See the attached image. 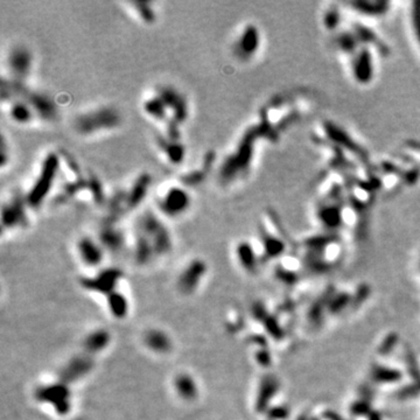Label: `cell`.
Returning a JSON list of instances; mask_svg holds the SVG:
<instances>
[{
    "label": "cell",
    "mask_w": 420,
    "mask_h": 420,
    "mask_svg": "<svg viewBox=\"0 0 420 420\" xmlns=\"http://www.w3.org/2000/svg\"><path fill=\"white\" fill-rule=\"evenodd\" d=\"M173 236L164 218L154 210L141 211L135 218L132 251L138 265H148L173 250Z\"/></svg>",
    "instance_id": "1"
},
{
    "label": "cell",
    "mask_w": 420,
    "mask_h": 420,
    "mask_svg": "<svg viewBox=\"0 0 420 420\" xmlns=\"http://www.w3.org/2000/svg\"><path fill=\"white\" fill-rule=\"evenodd\" d=\"M112 336L111 333L105 328H96L89 332L84 336L82 347H83V353L90 356H96L98 354L105 352L111 345Z\"/></svg>",
    "instance_id": "23"
},
{
    "label": "cell",
    "mask_w": 420,
    "mask_h": 420,
    "mask_svg": "<svg viewBox=\"0 0 420 420\" xmlns=\"http://www.w3.org/2000/svg\"><path fill=\"white\" fill-rule=\"evenodd\" d=\"M409 21L413 38L420 49V1H415L410 5Z\"/></svg>",
    "instance_id": "32"
},
{
    "label": "cell",
    "mask_w": 420,
    "mask_h": 420,
    "mask_svg": "<svg viewBox=\"0 0 420 420\" xmlns=\"http://www.w3.org/2000/svg\"><path fill=\"white\" fill-rule=\"evenodd\" d=\"M191 203L193 198L189 189L179 182L168 184L157 197L159 214L168 218H179L186 215Z\"/></svg>",
    "instance_id": "9"
},
{
    "label": "cell",
    "mask_w": 420,
    "mask_h": 420,
    "mask_svg": "<svg viewBox=\"0 0 420 420\" xmlns=\"http://www.w3.org/2000/svg\"><path fill=\"white\" fill-rule=\"evenodd\" d=\"M8 78L26 83L34 65V54L25 45H15L8 49L5 59Z\"/></svg>",
    "instance_id": "11"
},
{
    "label": "cell",
    "mask_w": 420,
    "mask_h": 420,
    "mask_svg": "<svg viewBox=\"0 0 420 420\" xmlns=\"http://www.w3.org/2000/svg\"><path fill=\"white\" fill-rule=\"evenodd\" d=\"M301 114L298 99L292 96L280 95L269 99L259 109L257 123L265 132L267 141H276L282 132L299 119Z\"/></svg>",
    "instance_id": "3"
},
{
    "label": "cell",
    "mask_w": 420,
    "mask_h": 420,
    "mask_svg": "<svg viewBox=\"0 0 420 420\" xmlns=\"http://www.w3.org/2000/svg\"><path fill=\"white\" fill-rule=\"evenodd\" d=\"M322 22L326 29L336 33L342 28V9L336 7V5L329 6L325 9L322 15Z\"/></svg>",
    "instance_id": "31"
},
{
    "label": "cell",
    "mask_w": 420,
    "mask_h": 420,
    "mask_svg": "<svg viewBox=\"0 0 420 420\" xmlns=\"http://www.w3.org/2000/svg\"><path fill=\"white\" fill-rule=\"evenodd\" d=\"M144 345L157 355H166L173 348V341L170 334L160 328H151L144 334Z\"/></svg>",
    "instance_id": "24"
},
{
    "label": "cell",
    "mask_w": 420,
    "mask_h": 420,
    "mask_svg": "<svg viewBox=\"0 0 420 420\" xmlns=\"http://www.w3.org/2000/svg\"><path fill=\"white\" fill-rule=\"evenodd\" d=\"M208 273V265L201 258H194L181 270L178 276L177 286L183 296H191L202 285Z\"/></svg>",
    "instance_id": "14"
},
{
    "label": "cell",
    "mask_w": 420,
    "mask_h": 420,
    "mask_svg": "<svg viewBox=\"0 0 420 420\" xmlns=\"http://www.w3.org/2000/svg\"><path fill=\"white\" fill-rule=\"evenodd\" d=\"M76 253L79 262L89 269H98L104 262L107 251L102 245L97 237L83 235L76 240Z\"/></svg>",
    "instance_id": "17"
},
{
    "label": "cell",
    "mask_w": 420,
    "mask_h": 420,
    "mask_svg": "<svg viewBox=\"0 0 420 420\" xmlns=\"http://www.w3.org/2000/svg\"><path fill=\"white\" fill-rule=\"evenodd\" d=\"M155 144L172 166H180L186 159L187 147L182 139H172L159 133L155 137Z\"/></svg>",
    "instance_id": "21"
},
{
    "label": "cell",
    "mask_w": 420,
    "mask_h": 420,
    "mask_svg": "<svg viewBox=\"0 0 420 420\" xmlns=\"http://www.w3.org/2000/svg\"><path fill=\"white\" fill-rule=\"evenodd\" d=\"M262 47V35L254 24L244 25L233 44L235 58L240 62H249L258 54Z\"/></svg>",
    "instance_id": "13"
},
{
    "label": "cell",
    "mask_w": 420,
    "mask_h": 420,
    "mask_svg": "<svg viewBox=\"0 0 420 420\" xmlns=\"http://www.w3.org/2000/svg\"><path fill=\"white\" fill-rule=\"evenodd\" d=\"M94 366V357L85 353H81L69 359L67 363L60 369L58 379L71 385L90 375Z\"/></svg>",
    "instance_id": "16"
},
{
    "label": "cell",
    "mask_w": 420,
    "mask_h": 420,
    "mask_svg": "<svg viewBox=\"0 0 420 420\" xmlns=\"http://www.w3.org/2000/svg\"><path fill=\"white\" fill-rule=\"evenodd\" d=\"M123 279L124 273L120 269L104 267V269L96 271L92 276L82 278L81 284L85 291L107 297L115 291L120 290L119 286Z\"/></svg>",
    "instance_id": "10"
},
{
    "label": "cell",
    "mask_w": 420,
    "mask_h": 420,
    "mask_svg": "<svg viewBox=\"0 0 420 420\" xmlns=\"http://www.w3.org/2000/svg\"><path fill=\"white\" fill-rule=\"evenodd\" d=\"M236 257L238 263L246 270H253L256 267L257 257L253 246L249 242H240L236 246Z\"/></svg>",
    "instance_id": "30"
},
{
    "label": "cell",
    "mask_w": 420,
    "mask_h": 420,
    "mask_svg": "<svg viewBox=\"0 0 420 420\" xmlns=\"http://www.w3.org/2000/svg\"><path fill=\"white\" fill-rule=\"evenodd\" d=\"M75 420H84V419H75Z\"/></svg>",
    "instance_id": "34"
},
{
    "label": "cell",
    "mask_w": 420,
    "mask_h": 420,
    "mask_svg": "<svg viewBox=\"0 0 420 420\" xmlns=\"http://www.w3.org/2000/svg\"><path fill=\"white\" fill-rule=\"evenodd\" d=\"M155 94L161 98L170 112V119L183 125L190 115V107L187 96L174 85L161 84L155 89Z\"/></svg>",
    "instance_id": "12"
},
{
    "label": "cell",
    "mask_w": 420,
    "mask_h": 420,
    "mask_svg": "<svg viewBox=\"0 0 420 420\" xmlns=\"http://www.w3.org/2000/svg\"><path fill=\"white\" fill-rule=\"evenodd\" d=\"M11 151L8 150L7 147V140H6L5 133L2 132L1 134V151H0V158H1V168L2 170H5L6 166L9 164V160H11Z\"/></svg>",
    "instance_id": "33"
},
{
    "label": "cell",
    "mask_w": 420,
    "mask_h": 420,
    "mask_svg": "<svg viewBox=\"0 0 420 420\" xmlns=\"http://www.w3.org/2000/svg\"><path fill=\"white\" fill-rule=\"evenodd\" d=\"M97 240L101 242L107 252L117 253L123 250L126 244V235L119 226V222L103 220L99 227Z\"/></svg>",
    "instance_id": "18"
},
{
    "label": "cell",
    "mask_w": 420,
    "mask_h": 420,
    "mask_svg": "<svg viewBox=\"0 0 420 420\" xmlns=\"http://www.w3.org/2000/svg\"><path fill=\"white\" fill-rule=\"evenodd\" d=\"M371 48L361 47L349 58V69L359 84H369L375 77V58Z\"/></svg>",
    "instance_id": "15"
},
{
    "label": "cell",
    "mask_w": 420,
    "mask_h": 420,
    "mask_svg": "<svg viewBox=\"0 0 420 420\" xmlns=\"http://www.w3.org/2000/svg\"><path fill=\"white\" fill-rule=\"evenodd\" d=\"M4 107H7V116L14 124L26 126V125H31L33 121L36 120L34 111L25 99H13Z\"/></svg>",
    "instance_id": "26"
},
{
    "label": "cell",
    "mask_w": 420,
    "mask_h": 420,
    "mask_svg": "<svg viewBox=\"0 0 420 420\" xmlns=\"http://www.w3.org/2000/svg\"><path fill=\"white\" fill-rule=\"evenodd\" d=\"M315 140L326 141V143L334 145L339 150L345 152L355 163L366 164V161H368V153H366L365 148H363L359 143H356L355 139L346 130H343L341 126L330 120H326L321 125L320 133H316Z\"/></svg>",
    "instance_id": "7"
},
{
    "label": "cell",
    "mask_w": 420,
    "mask_h": 420,
    "mask_svg": "<svg viewBox=\"0 0 420 420\" xmlns=\"http://www.w3.org/2000/svg\"><path fill=\"white\" fill-rule=\"evenodd\" d=\"M105 303H107V309L114 319L123 320L130 313V300L126 294L121 292L120 290L115 291L105 297Z\"/></svg>",
    "instance_id": "28"
},
{
    "label": "cell",
    "mask_w": 420,
    "mask_h": 420,
    "mask_svg": "<svg viewBox=\"0 0 420 420\" xmlns=\"http://www.w3.org/2000/svg\"><path fill=\"white\" fill-rule=\"evenodd\" d=\"M34 398L36 403L47 406L59 417H67L72 409L70 385L60 379L36 386Z\"/></svg>",
    "instance_id": "6"
},
{
    "label": "cell",
    "mask_w": 420,
    "mask_h": 420,
    "mask_svg": "<svg viewBox=\"0 0 420 420\" xmlns=\"http://www.w3.org/2000/svg\"><path fill=\"white\" fill-rule=\"evenodd\" d=\"M141 109H143L144 114L155 123L164 125L170 120V112H168L166 105L155 92L144 99Z\"/></svg>",
    "instance_id": "27"
},
{
    "label": "cell",
    "mask_w": 420,
    "mask_h": 420,
    "mask_svg": "<svg viewBox=\"0 0 420 420\" xmlns=\"http://www.w3.org/2000/svg\"><path fill=\"white\" fill-rule=\"evenodd\" d=\"M60 170H61L60 152L49 151L42 158L36 177L33 180L29 189L25 193L26 200H27L31 209L32 208L36 209L45 203V201L47 200L53 189H54Z\"/></svg>",
    "instance_id": "5"
},
{
    "label": "cell",
    "mask_w": 420,
    "mask_h": 420,
    "mask_svg": "<svg viewBox=\"0 0 420 420\" xmlns=\"http://www.w3.org/2000/svg\"><path fill=\"white\" fill-rule=\"evenodd\" d=\"M31 207L21 191H12L1 203L0 210V224L1 233L18 229H26L29 226V213Z\"/></svg>",
    "instance_id": "8"
},
{
    "label": "cell",
    "mask_w": 420,
    "mask_h": 420,
    "mask_svg": "<svg viewBox=\"0 0 420 420\" xmlns=\"http://www.w3.org/2000/svg\"><path fill=\"white\" fill-rule=\"evenodd\" d=\"M215 163H216V153H215L213 150L207 151L197 167L183 172L182 174L179 175L178 182L181 183L184 187H187L188 189L200 186V184L204 182V180H206L208 175L210 174V172L213 171V168L215 167Z\"/></svg>",
    "instance_id": "19"
},
{
    "label": "cell",
    "mask_w": 420,
    "mask_h": 420,
    "mask_svg": "<svg viewBox=\"0 0 420 420\" xmlns=\"http://www.w3.org/2000/svg\"><path fill=\"white\" fill-rule=\"evenodd\" d=\"M126 5L131 8L133 14L143 22L144 25H154L158 20V14L155 11L153 1H128Z\"/></svg>",
    "instance_id": "29"
},
{
    "label": "cell",
    "mask_w": 420,
    "mask_h": 420,
    "mask_svg": "<svg viewBox=\"0 0 420 420\" xmlns=\"http://www.w3.org/2000/svg\"><path fill=\"white\" fill-rule=\"evenodd\" d=\"M345 6L348 7L354 14L359 18L364 19H379L388 14L390 11V2L379 1V0H362V1L347 2Z\"/></svg>",
    "instance_id": "22"
},
{
    "label": "cell",
    "mask_w": 420,
    "mask_h": 420,
    "mask_svg": "<svg viewBox=\"0 0 420 420\" xmlns=\"http://www.w3.org/2000/svg\"><path fill=\"white\" fill-rule=\"evenodd\" d=\"M152 180H153V178L148 172H141L134 178L130 187L125 188L127 213L134 211L143 204L145 198L147 197L148 191H150Z\"/></svg>",
    "instance_id": "20"
},
{
    "label": "cell",
    "mask_w": 420,
    "mask_h": 420,
    "mask_svg": "<svg viewBox=\"0 0 420 420\" xmlns=\"http://www.w3.org/2000/svg\"><path fill=\"white\" fill-rule=\"evenodd\" d=\"M262 141H267V139L258 123L249 125L242 132L233 150L218 165L217 178L223 186L236 183L250 173L256 158L258 144Z\"/></svg>",
    "instance_id": "2"
},
{
    "label": "cell",
    "mask_w": 420,
    "mask_h": 420,
    "mask_svg": "<svg viewBox=\"0 0 420 420\" xmlns=\"http://www.w3.org/2000/svg\"><path fill=\"white\" fill-rule=\"evenodd\" d=\"M173 389L180 399L193 402L197 398L200 389L197 381L189 372H179L173 378Z\"/></svg>",
    "instance_id": "25"
},
{
    "label": "cell",
    "mask_w": 420,
    "mask_h": 420,
    "mask_svg": "<svg viewBox=\"0 0 420 420\" xmlns=\"http://www.w3.org/2000/svg\"><path fill=\"white\" fill-rule=\"evenodd\" d=\"M123 116L117 108L111 104L98 105L81 112L74 118L72 126L81 137H95L120 128Z\"/></svg>",
    "instance_id": "4"
}]
</instances>
